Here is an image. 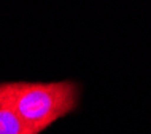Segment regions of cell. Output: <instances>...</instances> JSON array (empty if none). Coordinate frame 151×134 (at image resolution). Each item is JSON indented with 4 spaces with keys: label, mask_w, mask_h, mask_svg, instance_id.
Listing matches in <instances>:
<instances>
[{
    "label": "cell",
    "mask_w": 151,
    "mask_h": 134,
    "mask_svg": "<svg viewBox=\"0 0 151 134\" xmlns=\"http://www.w3.org/2000/svg\"><path fill=\"white\" fill-rule=\"evenodd\" d=\"M2 86L22 120L37 134L70 113L78 104V86L73 82H10Z\"/></svg>",
    "instance_id": "6da1fadb"
},
{
    "label": "cell",
    "mask_w": 151,
    "mask_h": 134,
    "mask_svg": "<svg viewBox=\"0 0 151 134\" xmlns=\"http://www.w3.org/2000/svg\"><path fill=\"white\" fill-rule=\"evenodd\" d=\"M0 134H37L18 113L0 83Z\"/></svg>",
    "instance_id": "7a4b0ae2"
}]
</instances>
